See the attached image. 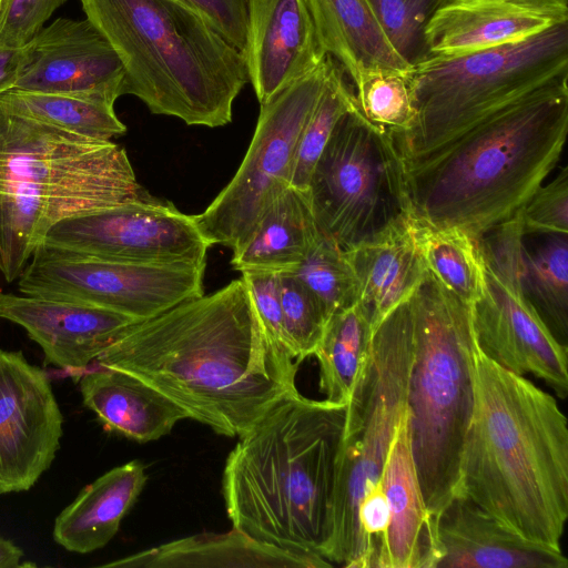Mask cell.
<instances>
[{"label":"cell","instance_id":"cell-24","mask_svg":"<svg viewBox=\"0 0 568 568\" xmlns=\"http://www.w3.org/2000/svg\"><path fill=\"white\" fill-rule=\"evenodd\" d=\"M323 52L331 55L354 85L367 71L410 73L368 0H306Z\"/></svg>","mask_w":568,"mask_h":568},{"label":"cell","instance_id":"cell-3","mask_svg":"<svg viewBox=\"0 0 568 568\" xmlns=\"http://www.w3.org/2000/svg\"><path fill=\"white\" fill-rule=\"evenodd\" d=\"M567 80L538 89L404 164L412 217L475 239L514 219L562 152Z\"/></svg>","mask_w":568,"mask_h":568},{"label":"cell","instance_id":"cell-33","mask_svg":"<svg viewBox=\"0 0 568 568\" xmlns=\"http://www.w3.org/2000/svg\"><path fill=\"white\" fill-rule=\"evenodd\" d=\"M292 273L315 298L326 321L357 303L358 284L346 252L321 233Z\"/></svg>","mask_w":568,"mask_h":568},{"label":"cell","instance_id":"cell-28","mask_svg":"<svg viewBox=\"0 0 568 568\" xmlns=\"http://www.w3.org/2000/svg\"><path fill=\"white\" fill-rule=\"evenodd\" d=\"M523 287L561 344L568 336V233L523 234Z\"/></svg>","mask_w":568,"mask_h":568},{"label":"cell","instance_id":"cell-12","mask_svg":"<svg viewBox=\"0 0 568 568\" xmlns=\"http://www.w3.org/2000/svg\"><path fill=\"white\" fill-rule=\"evenodd\" d=\"M329 58L261 104L254 135L233 179L195 221L207 242L237 253L277 189L290 184L301 132L323 90Z\"/></svg>","mask_w":568,"mask_h":568},{"label":"cell","instance_id":"cell-19","mask_svg":"<svg viewBox=\"0 0 568 568\" xmlns=\"http://www.w3.org/2000/svg\"><path fill=\"white\" fill-rule=\"evenodd\" d=\"M568 23V0H445L425 27L428 55L516 42Z\"/></svg>","mask_w":568,"mask_h":568},{"label":"cell","instance_id":"cell-17","mask_svg":"<svg viewBox=\"0 0 568 568\" xmlns=\"http://www.w3.org/2000/svg\"><path fill=\"white\" fill-rule=\"evenodd\" d=\"M0 318L21 326L45 363L83 369L139 321L91 304L0 290Z\"/></svg>","mask_w":568,"mask_h":568},{"label":"cell","instance_id":"cell-27","mask_svg":"<svg viewBox=\"0 0 568 568\" xmlns=\"http://www.w3.org/2000/svg\"><path fill=\"white\" fill-rule=\"evenodd\" d=\"M308 196L290 184L281 186L265 205L246 244L231 258L242 272H292L318 237Z\"/></svg>","mask_w":568,"mask_h":568},{"label":"cell","instance_id":"cell-15","mask_svg":"<svg viewBox=\"0 0 568 568\" xmlns=\"http://www.w3.org/2000/svg\"><path fill=\"white\" fill-rule=\"evenodd\" d=\"M63 416L47 373L0 349V494L29 490L60 448Z\"/></svg>","mask_w":568,"mask_h":568},{"label":"cell","instance_id":"cell-39","mask_svg":"<svg viewBox=\"0 0 568 568\" xmlns=\"http://www.w3.org/2000/svg\"><path fill=\"white\" fill-rule=\"evenodd\" d=\"M241 277L246 284L253 305L270 341L283 355L292 358L283 327L280 273L250 271L242 272Z\"/></svg>","mask_w":568,"mask_h":568},{"label":"cell","instance_id":"cell-41","mask_svg":"<svg viewBox=\"0 0 568 568\" xmlns=\"http://www.w3.org/2000/svg\"><path fill=\"white\" fill-rule=\"evenodd\" d=\"M30 53V42L22 48H0V94L14 87Z\"/></svg>","mask_w":568,"mask_h":568},{"label":"cell","instance_id":"cell-7","mask_svg":"<svg viewBox=\"0 0 568 568\" xmlns=\"http://www.w3.org/2000/svg\"><path fill=\"white\" fill-rule=\"evenodd\" d=\"M413 354L406 406L410 447L433 525L459 493L474 405L471 305L428 271L408 297Z\"/></svg>","mask_w":568,"mask_h":568},{"label":"cell","instance_id":"cell-40","mask_svg":"<svg viewBox=\"0 0 568 568\" xmlns=\"http://www.w3.org/2000/svg\"><path fill=\"white\" fill-rule=\"evenodd\" d=\"M199 12L229 43L244 54L248 0H181Z\"/></svg>","mask_w":568,"mask_h":568},{"label":"cell","instance_id":"cell-8","mask_svg":"<svg viewBox=\"0 0 568 568\" xmlns=\"http://www.w3.org/2000/svg\"><path fill=\"white\" fill-rule=\"evenodd\" d=\"M564 79H568V23L516 42L449 57L428 55L409 73L412 125L404 133H393L404 164Z\"/></svg>","mask_w":568,"mask_h":568},{"label":"cell","instance_id":"cell-21","mask_svg":"<svg viewBox=\"0 0 568 568\" xmlns=\"http://www.w3.org/2000/svg\"><path fill=\"white\" fill-rule=\"evenodd\" d=\"M381 483L388 506L383 568H433L434 525L416 474L407 406L395 429Z\"/></svg>","mask_w":568,"mask_h":568},{"label":"cell","instance_id":"cell-26","mask_svg":"<svg viewBox=\"0 0 568 568\" xmlns=\"http://www.w3.org/2000/svg\"><path fill=\"white\" fill-rule=\"evenodd\" d=\"M146 479L144 464L132 460L87 485L55 518L54 541L75 554L103 548L116 535Z\"/></svg>","mask_w":568,"mask_h":568},{"label":"cell","instance_id":"cell-25","mask_svg":"<svg viewBox=\"0 0 568 568\" xmlns=\"http://www.w3.org/2000/svg\"><path fill=\"white\" fill-rule=\"evenodd\" d=\"M333 564L315 555L296 554L260 542L239 529L199 534L118 559L102 567H284L327 568Z\"/></svg>","mask_w":568,"mask_h":568},{"label":"cell","instance_id":"cell-20","mask_svg":"<svg viewBox=\"0 0 568 568\" xmlns=\"http://www.w3.org/2000/svg\"><path fill=\"white\" fill-rule=\"evenodd\" d=\"M433 568H567L560 547L530 541L456 495L434 524Z\"/></svg>","mask_w":568,"mask_h":568},{"label":"cell","instance_id":"cell-30","mask_svg":"<svg viewBox=\"0 0 568 568\" xmlns=\"http://www.w3.org/2000/svg\"><path fill=\"white\" fill-rule=\"evenodd\" d=\"M0 109L97 140L126 132L114 104L83 94L10 89L0 94Z\"/></svg>","mask_w":568,"mask_h":568},{"label":"cell","instance_id":"cell-43","mask_svg":"<svg viewBox=\"0 0 568 568\" xmlns=\"http://www.w3.org/2000/svg\"><path fill=\"white\" fill-rule=\"evenodd\" d=\"M2 0H0V7H1Z\"/></svg>","mask_w":568,"mask_h":568},{"label":"cell","instance_id":"cell-1","mask_svg":"<svg viewBox=\"0 0 568 568\" xmlns=\"http://www.w3.org/2000/svg\"><path fill=\"white\" fill-rule=\"evenodd\" d=\"M130 373L216 434L241 437L298 393L243 278L129 326L95 359Z\"/></svg>","mask_w":568,"mask_h":568},{"label":"cell","instance_id":"cell-32","mask_svg":"<svg viewBox=\"0 0 568 568\" xmlns=\"http://www.w3.org/2000/svg\"><path fill=\"white\" fill-rule=\"evenodd\" d=\"M323 90L301 132L290 185L306 192L313 169L339 119L355 105L352 82L331 57Z\"/></svg>","mask_w":568,"mask_h":568},{"label":"cell","instance_id":"cell-14","mask_svg":"<svg viewBox=\"0 0 568 568\" xmlns=\"http://www.w3.org/2000/svg\"><path fill=\"white\" fill-rule=\"evenodd\" d=\"M85 256L154 264L206 265L212 246L194 215L145 195L55 224L42 242Z\"/></svg>","mask_w":568,"mask_h":568},{"label":"cell","instance_id":"cell-38","mask_svg":"<svg viewBox=\"0 0 568 568\" xmlns=\"http://www.w3.org/2000/svg\"><path fill=\"white\" fill-rule=\"evenodd\" d=\"M67 0H2L0 48L27 45Z\"/></svg>","mask_w":568,"mask_h":568},{"label":"cell","instance_id":"cell-42","mask_svg":"<svg viewBox=\"0 0 568 568\" xmlns=\"http://www.w3.org/2000/svg\"><path fill=\"white\" fill-rule=\"evenodd\" d=\"M23 550L11 540L0 536V568H19Z\"/></svg>","mask_w":568,"mask_h":568},{"label":"cell","instance_id":"cell-5","mask_svg":"<svg viewBox=\"0 0 568 568\" xmlns=\"http://www.w3.org/2000/svg\"><path fill=\"white\" fill-rule=\"evenodd\" d=\"M146 193L121 145L0 109V273L18 280L59 222Z\"/></svg>","mask_w":568,"mask_h":568},{"label":"cell","instance_id":"cell-34","mask_svg":"<svg viewBox=\"0 0 568 568\" xmlns=\"http://www.w3.org/2000/svg\"><path fill=\"white\" fill-rule=\"evenodd\" d=\"M355 102L372 124L393 133L406 132L414 120L409 73L392 70L364 72L354 85Z\"/></svg>","mask_w":568,"mask_h":568},{"label":"cell","instance_id":"cell-35","mask_svg":"<svg viewBox=\"0 0 568 568\" xmlns=\"http://www.w3.org/2000/svg\"><path fill=\"white\" fill-rule=\"evenodd\" d=\"M280 298L287 347L300 365L313 356L326 320L315 298L292 272L280 273Z\"/></svg>","mask_w":568,"mask_h":568},{"label":"cell","instance_id":"cell-36","mask_svg":"<svg viewBox=\"0 0 568 568\" xmlns=\"http://www.w3.org/2000/svg\"><path fill=\"white\" fill-rule=\"evenodd\" d=\"M445 0H368L396 51L414 67L428 57L425 27Z\"/></svg>","mask_w":568,"mask_h":568},{"label":"cell","instance_id":"cell-11","mask_svg":"<svg viewBox=\"0 0 568 568\" xmlns=\"http://www.w3.org/2000/svg\"><path fill=\"white\" fill-rule=\"evenodd\" d=\"M519 214L477 239L484 291L471 304L478 349L499 366L542 379L559 397L568 393L567 346L542 322L523 287Z\"/></svg>","mask_w":568,"mask_h":568},{"label":"cell","instance_id":"cell-13","mask_svg":"<svg viewBox=\"0 0 568 568\" xmlns=\"http://www.w3.org/2000/svg\"><path fill=\"white\" fill-rule=\"evenodd\" d=\"M205 265L85 256L41 244L18 278L21 294L80 302L139 322L202 296Z\"/></svg>","mask_w":568,"mask_h":568},{"label":"cell","instance_id":"cell-10","mask_svg":"<svg viewBox=\"0 0 568 568\" xmlns=\"http://www.w3.org/2000/svg\"><path fill=\"white\" fill-rule=\"evenodd\" d=\"M306 193L320 233L343 251L412 216L393 132L368 122L356 102L335 125Z\"/></svg>","mask_w":568,"mask_h":568},{"label":"cell","instance_id":"cell-37","mask_svg":"<svg viewBox=\"0 0 568 568\" xmlns=\"http://www.w3.org/2000/svg\"><path fill=\"white\" fill-rule=\"evenodd\" d=\"M523 234L568 233V166L541 184L519 211Z\"/></svg>","mask_w":568,"mask_h":568},{"label":"cell","instance_id":"cell-9","mask_svg":"<svg viewBox=\"0 0 568 568\" xmlns=\"http://www.w3.org/2000/svg\"><path fill=\"white\" fill-rule=\"evenodd\" d=\"M413 354L408 298L373 332L368 357L346 403L325 558L363 568L358 506L381 483L397 424L406 409Z\"/></svg>","mask_w":568,"mask_h":568},{"label":"cell","instance_id":"cell-22","mask_svg":"<svg viewBox=\"0 0 568 568\" xmlns=\"http://www.w3.org/2000/svg\"><path fill=\"white\" fill-rule=\"evenodd\" d=\"M345 252L358 284L357 303L374 329L410 296L428 273L412 216L379 237Z\"/></svg>","mask_w":568,"mask_h":568},{"label":"cell","instance_id":"cell-23","mask_svg":"<svg viewBox=\"0 0 568 568\" xmlns=\"http://www.w3.org/2000/svg\"><path fill=\"white\" fill-rule=\"evenodd\" d=\"M83 405L109 432L140 443L169 434L187 414L139 377L103 367L81 377Z\"/></svg>","mask_w":568,"mask_h":568},{"label":"cell","instance_id":"cell-16","mask_svg":"<svg viewBox=\"0 0 568 568\" xmlns=\"http://www.w3.org/2000/svg\"><path fill=\"white\" fill-rule=\"evenodd\" d=\"M29 61L12 89L83 94L114 104L124 95V69L85 18H58L30 41Z\"/></svg>","mask_w":568,"mask_h":568},{"label":"cell","instance_id":"cell-4","mask_svg":"<svg viewBox=\"0 0 568 568\" xmlns=\"http://www.w3.org/2000/svg\"><path fill=\"white\" fill-rule=\"evenodd\" d=\"M345 412L346 404L296 393L240 437L222 477L233 528L325 558Z\"/></svg>","mask_w":568,"mask_h":568},{"label":"cell","instance_id":"cell-18","mask_svg":"<svg viewBox=\"0 0 568 568\" xmlns=\"http://www.w3.org/2000/svg\"><path fill=\"white\" fill-rule=\"evenodd\" d=\"M260 104L325 59L306 0H248L244 52Z\"/></svg>","mask_w":568,"mask_h":568},{"label":"cell","instance_id":"cell-2","mask_svg":"<svg viewBox=\"0 0 568 568\" xmlns=\"http://www.w3.org/2000/svg\"><path fill=\"white\" fill-rule=\"evenodd\" d=\"M474 405L459 493L504 526L560 547L568 518V426L555 397L475 346Z\"/></svg>","mask_w":568,"mask_h":568},{"label":"cell","instance_id":"cell-31","mask_svg":"<svg viewBox=\"0 0 568 568\" xmlns=\"http://www.w3.org/2000/svg\"><path fill=\"white\" fill-rule=\"evenodd\" d=\"M413 221L428 271L448 291L471 305L484 291V266L477 239L456 227L438 229Z\"/></svg>","mask_w":568,"mask_h":568},{"label":"cell","instance_id":"cell-6","mask_svg":"<svg viewBox=\"0 0 568 568\" xmlns=\"http://www.w3.org/2000/svg\"><path fill=\"white\" fill-rule=\"evenodd\" d=\"M124 69V94L151 113L209 128L231 122L246 60L181 0H79Z\"/></svg>","mask_w":568,"mask_h":568},{"label":"cell","instance_id":"cell-29","mask_svg":"<svg viewBox=\"0 0 568 568\" xmlns=\"http://www.w3.org/2000/svg\"><path fill=\"white\" fill-rule=\"evenodd\" d=\"M373 332L372 323L358 303L326 321L313 356L320 366V389L327 402H348L368 357Z\"/></svg>","mask_w":568,"mask_h":568}]
</instances>
